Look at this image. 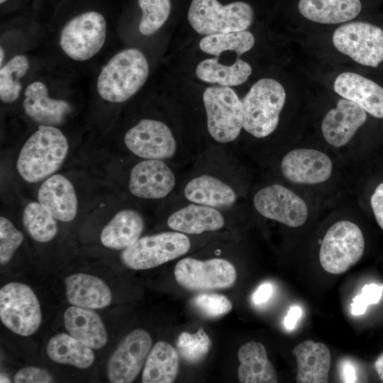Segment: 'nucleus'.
<instances>
[{
	"instance_id": "f257e3e1",
	"label": "nucleus",
	"mask_w": 383,
	"mask_h": 383,
	"mask_svg": "<svg viewBox=\"0 0 383 383\" xmlns=\"http://www.w3.org/2000/svg\"><path fill=\"white\" fill-rule=\"evenodd\" d=\"M175 195L185 201L223 210H236L240 190L233 151L204 148L187 169Z\"/></svg>"
},
{
	"instance_id": "f03ea898",
	"label": "nucleus",
	"mask_w": 383,
	"mask_h": 383,
	"mask_svg": "<svg viewBox=\"0 0 383 383\" xmlns=\"http://www.w3.org/2000/svg\"><path fill=\"white\" fill-rule=\"evenodd\" d=\"M126 148L140 159L163 160L188 167L200 152L187 146L164 121L145 118L124 135Z\"/></svg>"
},
{
	"instance_id": "7ed1b4c3",
	"label": "nucleus",
	"mask_w": 383,
	"mask_h": 383,
	"mask_svg": "<svg viewBox=\"0 0 383 383\" xmlns=\"http://www.w3.org/2000/svg\"><path fill=\"white\" fill-rule=\"evenodd\" d=\"M149 64L138 49L126 48L114 55L101 70L96 82L104 101L122 103L134 96L145 84Z\"/></svg>"
},
{
	"instance_id": "20e7f679",
	"label": "nucleus",
	"mask_w": 383,
	"mask_h": 383,
	"mask_svg": "<svg viewBox=\"0 0 383 383\" xmlns=\"http://www.w3.org/2000/svg\"><path fill=\"white\" fill-rule=\"evenodd\" d=\"M68 142L57 128L39 125L22 147L17 170L26 182L35 183L54 173L64 162Z\"/></svg>"
},
{
	"instance_id": "39448f33",
	"label": "nucleus",
	"mask_w": 383,
	"mask_h": 383,
	"mask_svg": "<svg viewBox=\"0 0 383 383\" xmlns=\"http://www.w3.org/2000/svg\"><path fill=\"white\" fill-rule=\"evenodd\" d=\"M202 101L210 147L232 150V143L243 130L242 101L230 87L213 86L204 90Z\"/></svg>"
},
{
	"instance_id": "423d86ee",
	"label": "nucleus",
	"mask_w": 383,
	"mask_h": 383,
	"mask_svg": "<svg viewBox=\"0 0 383 383\" xmlns=\"http://www.w3.org/2000/svg\"><path fill=\"white\" fill-rule=\"evenodd\" d=\"M285 100L284 88L278 81H257L242 100L243 129L258 139L269 136L278 126Z\"/></svg>"
},
{
	"instance_id": "0eeeda50",
	"label": "nucleus",
	"mask_w": 383,
	"mask_h": 383,
	"mask_svg": "<svg viewBox=\"0 0 383 383\" xmlns=\"http://www.w3.org/2000/svg\"><path fill=\"white\" fill-rule=\"evenodd\" d=\"M187 18L196 33L208 35L247 30L253 22L254 12L244 1L222 5L217 0H192Z\"/></svg>"
},
{
	"instance_id": "6e6552de",
	"label": "nucleus",
	"mask_w": 383,
	"mask_h": 383,
	"mask_svg": "<svg viewBox=\"0 0 383 383\" xmlns=\"http://www.w3.org/2000/svg\"><path fill=\"white\" fill-rule=\"evenodd\" d=\"M192 248L189 235L171 231L141 237L122 250L121 260L128 268L151 269L186 255Z\"/></svg>"
},
{
	"instance_id": "1a4fd4ad",
	"label": "nucleus",
	"mask_w": 383,
	"mask_h": 383,
	"mask_svg": "<svg viewBox=\"0 0 383 383\" xmlns=\"http://www.w3.org/2000/svg\"><path fill=\"white\" fill-rule=\"evenodd\" d=\"M188 167L160 160L141 159L130 171L128 191L141 199H168L177 192Z\"/></svg>"
},
{
	"instance_id": "9d476101",
	"label": "nucleus",
	"mask_w": 383,
	"mask_h": 383,
	"mask_svg": "<svg viewBox=\"0 0 383 383\" xmlns=\"http://www.w3.org/2000/svg\"><path fill=\"white\" fill-rule=\"evenodd\" d=\"M365 240L360 228L354 223L340 221L326 232L321 242L319 260L330 274L348 271L362 257Z\"/></svg>"
},
{
	"instance_id": "9b49d317",
	"label": "nucleus",
	"mask_w": 383,
	"mask_h": 383,
	"mask_svg": "<svg viewBox=\"0 0 383 383\" xmlns=\"http://www.w3.org/2000/svg\"><path fill=\"white\" fill-rule=\"evenodd\" d=\"M106 21L96 11L81 13L69 20L60 30L59 44L64 53L74 61L92 58L103 48Z\"/></svg>"
},
{
	"instance_id": "f8f14e48",
	"label": "nucleus",
	"mask_w": 383,
	"mask_h": 383,
	"mask_svg": "<svg viewBox=\"0 0 383 383\" xmlns=\"http://www.w3.org/2000/svg\"><path fill=\"white\" fill-rule=\"evenodd\" d=\"M0 318L13 333L28 336L34 333L42 322L38 298L27 284L10 282L0 290Z\"/></svg>"
},
{
	"instance_id": "ddd939ff",
	"label": "nucleus",
	"mask_w": 383,
	"mask_h": 383,
	"mask_svg": "<svg viewBox=\"0 0 383 383\" xmlns=\"http://www.w3.org/2000/svg\"><path fill=\"white\" fill-rule=\"evenodd\" d=\"M333 43L356 62L377 67L383 62V30L367 22L356 21L339 26Z\"/></svg>"
},
{
	"instance_id": "4468645a",
	"label": "nucleus",
	"mask_w": 383,
	"mask_h": 383,
	"mask_svg": "<svg viewBox=\"0 0 383 383\" xmlns=\"http://www.w3.org/2000/svg\"><path fill=\"white\" fill-rule=\"evenodd\" d=\"M174 274L181 287L192 291L229 288L237 277L233 264L221 257L204 260L184 257L177 263Z\"/></svg>"
},
{
	"instance_id": "2eb2a0df",
	"label": "nucleus",
	"mask_w": 383,
	"mask_h": 383,
	"mask_svg": "<svg viewBox=\"0 0 383 383\" xmlns=\"http://www.w3.org/2000/svg\"><path fill=\"white\" fill-rule=\"evenodd\" d=\"M170 199L171 211L166 219L167 226L190 235L221 231L226 226L228 216L234 211L189 202L177 195Z\"/></svg>"
},
{
	"instance_id": "dca6fc26",
	"label": "nucleus",
	"mask_w": 383,
	"mask_h": 383,
	"mask_svg": "<svg viewBox=\"0 0 383 383\" xmlns=\"http://www.w3.org/2000/svg\"><path fill=\"white\" fill-rule=\"evenodd\" d=\"M255 210L262 217L289 227L304 224L308 218L305 201L287 187L273 184L256 192L252 197Z\"/></svg>"
},
{
	"instance_id": "f3484780",
	"label": "nucleus",
	"mask_w": 383,
	"mask_h": 383,
	"mask_svg": "<svg viewBox=\"0 0 383 383\" xmlns=\"http://www.w3.org/2000/svg\"><path fill=\"white\" fill-rule=\"evenodd\" d=\"M152 339L143 329H135L119 343L107 364L111 382L129 383L135 380L145 363Z\"/></svg>"
},
{
	"instance_id": "a211bd4d",
	"label": "nucleus",
	"mask_w": 383,
	"mask_h": 383,
	"mask_svg": "<svg viewBox=\"0 0 383 383\" xmlns=\"http://www.w3.org/2000/svg\"><path fill=\"white\" fill-rule=\"evenodd\" d=\"M280 170L290 182L316 184L330 178L333 163L321 151L300 148L289 151L282 157Z\"/></svg>"
},
{
	"instance_id": "6ab92c4d",
	"label": "nucleus",
	"mask_w": 383,
	"mask_h": 383,
	"mask_svg": "<svg viewBox=\"0 0 383 383\" xmlns=\"http://www.w3.org/2000/svg\"><path fill=\"white\" fill-rule=\"evenodd\" d=\"M367 120L366 111L356 103L340 99L325 116L321 131L325 140L334 147L347 144Z\"/></svg>"
},
{
	"instance_id": "aec40b11",
	"label": "nucleus",
	"mask_w": 383,
	"mask_h": 383,
	"mask_svg": "<svg viewBox=\"0 0 383 383\" xmlns=\"http://www.w3.org/2000/svg\"><path fill=\"white\" fill-rule=\"evenodd\" d=\"M333 87L338 94L356 103L372 116L383 118V88L374 81L345 72L337 77Z\"/></svg>"
},
{
	"instance_id": "412c9836",
	"label": "nucleus",
	"mask_w": 383,
	"mask_h": 383,
	"mask_svg": "<svg viewBox=\"0 0 383 383\" xmlns=\"http://www.w3.org/2000/svg\"><path fill=\"white\" fill-rule=\"evenodd\" d=\"M23 106L26 114L40 125L57 126L70 113V104L51 98L46 85L40 81L30 83L24 91Z\"/></svg>"
},
{
	"instance_id": "4be33fe9",
	"label": "nucleus",
	"mask_w": 383,
	"mask_h": 383,
	"mask_svg": "<svg viewBox=\"0 0 383 383\" xmlns=\"http://www.w3.org/2000/svg\"><path fill=\"white\" fill-rule=\"evenodd\" d=\"M39 203L57 220L72 221L77 212V198L72 184L65 177L55 174L47 179L38 193Z\"/></svg>"
},
{
	"instance_id": "5701e85b",
	"label": "nucleus",
	"mask_w": 383,
	"mask_h": 383,
	"mask_svg": "<svg viewBox=\"0 0 383 383\" xmlns=\"http://www.w3.org/2000/svg\"><path fill=\"white\" fill-rule=\"evenodd\" d=\"M66 297L73 306L97 309L109 306L112 299L108 285L100 278L75 273L65 279Z\"/></svg>"
},
{
	"instance_id": "b1692460",
	"label": "nucleus",
	"mask_w": 383,
	"mask_h": 383,
	"mask_svg": "<svg viewBox=\"0 0 383 383\" xmlns=\"http://www.w3.org/2000/svg\"><path fill=\"white\" fill-rule=\"evenodd\" d=\"M296 357L298 383H326L331 367V353L326 345L304 340L292 351Z\"/></svg>"
},
{
	"instance_id": "393cba45",
	"label": "nucleus",
	"mask_w": 383,
	"mask_h": 383,
	"mask_svg": "<svg viewBox=\"0 0 383 383\" xmlns=\"http://www.w3.org/2000/svg\"><path fill=\"white\" fill-rule=\"evenodd\" d=\"M65 326L72 337L92 349L104 347L108 341L100 316L90 309L70 306L64 313Z\"/></svg>"
},
{
	"instance_id": "a878e982",
	"label": "nucleus",
	"mask_w": 383,
	"mask_h": 383,
	"mask_svg": "<svg viewBox=\"0 0 383 383\" xmlns=\"http://www.w3.org/2000/svg\"><path fill=\"white\" fill-rule=\"evenodd\" d=\"M145 228V220L133 209H124L115 214L103 228L100 240L106 248L124 250L138 241Z\"/></svg>"
},
{
	"instance_id": "bb28decb",
	"label": "nucleus",
	"mask_w": 383,
	"mask_h": 383,
	"mask_svg": "<svg viewBox=\"0 0 383 383\" xmlns=\"http://www.w3.org/2000/svg\"><path fill=\"white\" fill-rule=\"evenodd\" d=\"M240 365L238 377L241 383H276L278 377L269 361L265 346L258 342L243 344L238 351Z\"/></svg>"
},
{
	"instance_id": "cd10ccee",
	"label": "nucleus",
	"mask_w": 383,
	"mask_h": 383,
	"mask_svg": "<svg viewBox=\"0 0 383 383\" xmlns=\"http://www.w3.org/2000/svg\"><path fill=\"white\" fill-rule=\"evenodd\" d=\"M299 11L306 18L319 23L336 24L355 18L360 0H299Z\"/></svg>"
},
{
	"instance_id": "c85d7f7f",
	"label": "nucleus",
	"mask_w": 383,
	"mask_h": 383,
	"mask_svg": "<svg viewBox=\"0 0 383 383\" xmlns=\"http://www.w3.org/2000/svg\"><path fill=\"white\" fill-rule=\"evenodd\" d=\"M178 353L172 345L158 341L150 349L142 374L143 383H172L179 372Z\"/></svg>"
},
{
	"instance_id": "c756f323",
	"label": "nucleus",
	"mask_w": 383,
	"mask_h": 383,
	"mask_svg": "<svg viewBox=\"0 0 383 383\" xmlns=\"http://www.w3.org/2000/svg\"><path fill=\"white\" fill-rule=\"evenodd\" d=\"M47 355L53 362L80 369L90 367L94 361L92 348L67 333H58L48 343Z\"/></svg>"
},
{
	"instance_id": "7c9ffc66",
	"label": "nucleus",
	"mask_w": 383,
	"mask_h": 383,
	"mask_svg": "<svg viewBox=\"0 0 383 383\" xmlns=\"http://www.w3.org/2000/svg\"><path fill=\"white\" fill-rule=\"evenodd\" d=\"M195 72L201 81L233 87L242 84L248 79L252 73V67L238 57L229 65L221 64L217 58H209L200 62Z\"/></svg>"
},
{
	"instance_id": "2f4dec72",
	"label": "nucleus",
	"mask_w": 383,
	"mask_h": 383,
	"mask_svg": "<svg viewBox=\"0 0 383 383\" xmlns=\"http://www.w3.org/2000/svg\"><path fill=\"white\" fill-rule=\"evenodd\" d=\"M255 44V37L248 30L220 33L208 35L201 39L200 49L218 56L226 51H234L240 55L249 51Z\"/></svg>"
},
{
	"instance_id": "473e14b6",
	"label": "nucleus",
	"mask_w": 383,
	"mask_h": 383,
	"mask_svg": "<svg viewBox=\"0 0 383 383\" xmlns=\"http://www.w3.org/2000/svg\"><path fill=\"white\" fill-rule=\"evenodd\" d=\"M29 61L24 55H17L0 69V99L5 104L16 101L23 89L21 79L29 69Z\"/></svg>"
},
{
	"instance_id": "72a5a7b5",
	"label": "nucleus",
	"mask_w": 383,
	"mask_h": 383,
	"mask_svg": "<svg viewBox=\"0 0 383 383\" xmlns=\"http://www.w3.org/2000/svg\"><path fill=\"white\" fill-rule=\"evenodd\" d=\"M23 222L27 232L38 242H48L57 233L56 218L39 202L27 204L23 211Z\"/></svg>"
},
{
	"instance_id": "f704fd0d",
	"label": "nucleus",
	"mask_w": 383,
	"mask_h": 383,
	"mask_svg": "<svg viewBox=\"0 0 383 383\" xmlns=\"http://www.w3.org/2000/svg\"><path fill=\"white\" fill-rule=\"evenodd\" d=\"M142 11L138 29L149 36L157 31L167 21L171 11V0H138Z\"/></svg>"
},
{
	"instance_id": "c9c22d12",
	"label": "nucleus",
	"mask_w": 383,
	"mask_h": 383,
	"mask_svg": "<svg viewBox=\"0 0 383 383\" xmlns=\"http://www.w3.org/2000/svg\"><path fill=\"white\" fill-rule=\"evenodd\" d=\"M211 345V340L203 328L195 333H182L177 342L179 353L190 363L201 361L208 354Z\"/></svg>"
},
{
	"instance_id": "e433bc0d",
	"label": "nucleus",
	"mask_w": 383,
	"mask_h": 383,
	"mask_svg": "<svg viewBox=\"0 0 383 383\" xmlns=\"http://www.w3.org/2000/svg\"><path fill=\"white\" fill-rule=\"evenodd\" d=\"M23 235L13 223L6 218H0V263L7 264L12 258L15 251L21 245Z\"/></svg>"
},
{
	"instance_id": "4c0bfd02",
	"label": "nucleus",
	"mask_w": 383,
	"mask_h": 383,
	"mask_svg": "<svg viewBox=\"0 0 383 383\" xmlns=\"http://www.w3.org/2000/svg\"><path fill=\"white\" fill-rule=\"evenodd\" d=\"M193 306L208 318H218L232 309L231 301L225 296L216 294H201L192 300Z\"/></svg>"
},
{
	"instance_id": "58836bf2",
	"label": "nucleus",
	"mask_w": 383,
	"mask_h": 383,
	"mask_svg": "<svg viewBox=\"0 0 383 383\" xmlns=\"http://www.w3.org/2000/svg\"><path fill=\"white\" fill-rule=\"evenodd\" d=\"M383 292V287L374 283L365 284L360 294L353 298L351 304L353 315L363 314L367 306L379 301Z\"/></svg>"
},
{
	"instance_id": "ea45409f",
	"label": "nucleus",
	"mask_w": 383,
	"mask_h": 383,
	"mask_svg": "<svg viewBox=\"0 0 383 383\" xmlns=\"http://www.w3.org/2000/svg\"><path fill=\"white\" fill-rule=\"evenodd\" d=\"M14 382L16 383H50L53 382V379L45 369L26 367L16 372Z\"/></svg>"
},
{
	"instance_id": "a19ab883",
	"label": "nucleus",
	"mask_w": 383,
	"mask_h": 383,
	"mask_svg": "<svg viewBox=\"0 0 383 383\" xmlns=\"http://www.w3.org/2000/svg\"><path fill=\"white\" fill-rule=\"evenodd\" d=\"M370 204L375 219L383 230V182L376 187L371 196Z\"/></svg>"
},
{
	"instance_id": "79ce46f5",
	"label": "nucleus",
	"mask_w": 383,
	"mask_h": 383,
	"mask_svg": "<svg viewBox=\"0 0 383 383\" xmlns=\"http://www.w3.org/2000/svg\"><path fill=\"white\" fill-rule=\"evenodd\" d=\"M340 377L343 382H358L357 365L350 359L344 358L338 363Z\"/></svg>"
},
{
	"instance_id": "37998d69",
	"label": "nucleus",
	"mask_w": 383,
	"mask_h": 383,
	"mask_svg": "<svg viewBox=\"0 0 383 383\" xmlns=\"http://www.w3.org/2000/svg\"><path fill=\"white\" fill-rule=\"evenodd\" d=\"M273 292V286L270 282L261 284L252 294V302L255 305H261L267 302Z\"/></svg>"
},
{
	"instance_id": "c03bdc74",
	"label": "nucleus",
	"mask_w": 383,
	"mask_h": 383,
	"mask_svg": "<svg viewBox=\"0 0 383 383\" xmlns=\"http://www.w3.org/2000/svg\"><path fill=\"white\" fill-rule=\"evenodd\" d=\"M301 314L302 309L299 306H292L289 308L287 314L285 316L283 321L284 326L286 329L289 331L293 330L295 328L297 321L301 318Z\"/></svg>"
},
{
	"instance_id": "a18cd8bd",
	"label": "nucleus",
	"mask_w": 383,
	"mask_h": 383,
	"mask_svg": "<svg viewBox=\"0 0 383 383\" xmlns=\"http://www.w3.org/2000/svg\"><path fill=\"white\" fill-rule=\"evenodd\" d=\"M374 367L379 377L383 382V353L375 361Z\"/></svg>"
},
{
	"instance_id": "49530a36",
	"label": "nucleus",
	"mask_w": 383,
	"mask_h": 383,
	"mask_svg": "<svg viewBox=\"0 0 383 383\" xmlns=\"http://www.w3.org/2000/svg\"><path fill=\"white\" fill-rule=\"evenodd\" d=\"M5 60V52L4 48L1 46L0 48V65L1 67L4 65V62Z\"/></svg>"
},
{
	"instance_id": "de8ad7c7",
	"label": "nucleus",
	"mask_w": 383,
	"mask_h": 383,
	"mask_svg": "<svg viewBox=\"0 0 383 383\" xmlns=\"http://www.w3.org/2000/svg\"><path fill=\"white\" fill-rule=\"evenodd\" d=\"M0 382H11L10 379L5 374H1L0 376Z\"/></svg>"
},
{
	"instance_id": "09e8293b",
	"label": "nucleus",
	"mask_w": 383,
	"mask_h": 383,
	"mask_svg": "<svg viewBox=\"0 0 383 383\" xmlns=\"http://www.w3.org/2000/svg\"><path fill=\"white\" fill-rule=\"evenodd\" d=\"M7 0H0V4H3L4 3H5Z\"/></svg>"
}]
</instances>
